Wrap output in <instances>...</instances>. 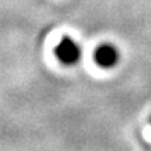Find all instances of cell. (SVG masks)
I'll list each match as a JSON object with an SVG mask.
<instances>
[{"label": "cell", "instance_id": "obj_1", "mask_svg": "<svg viewBox=\"0 0 151 151\" xmlns=\"http://www.w3.org/2000/svg\"><path fill=\"white\" fill-rule=\"evenodd\" d=\"M55 55L62 65L74 66L78 63L81 58V49L78 43L73 41L70 37H65L55 48Z\"/></svg>", "mask_w": 151, "mask_h": 151}, {"label": "cell", "instance_id": "obj_2", "mask_svg": "<svg viewBox=\"0 0 151 151\" xmlns=\"http://www.w3.org/2000/svg\"><path fill=\"white\" fill-rule=\"evenodd\" d=\"M94 60L99 67L102 69H111L118 65L119 62V50L111 43L99 45L94 52Z\"/></svg>", "mask_w": 151, "mask_h": 151}, {"label": "cell", "instance_id": "obj_3", "mask_svg": "<svg viewBox=\"0 0 151 151\" xmlns=\"http://www.w3.org/2000/svg\"><path fill=\"white\" fill-rule=\"evenodd\" d=\"M150 123H151V118H150Z\"/></svg>", "mask_w": 151, "mask_h": 151}]
</instances>
